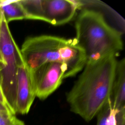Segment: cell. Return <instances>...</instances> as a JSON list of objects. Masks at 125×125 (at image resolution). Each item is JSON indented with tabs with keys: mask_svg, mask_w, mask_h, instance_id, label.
Instances as JSON below:
<instances>
[{
	"mask_svg": "<svg viewBox=\"0 0 125 125\" xmlns=\"http://www.w3.org/2000/svg\"><path fill=\"white\" fill-rule=\"evenodd\" d=\"M0 11L7 23L13 21L26 19L19 0H0Z\"/></svg>",
	"mask_w": 125,
	"mask_h": 125,
	"instance_id": "30bf717a",
	"label": "cell"
},
{
	"mask_svg": "<svg viewBox=\"0 0 125 125\" xmlns=\"http://www.w3.org/2000/svg\"><path fill=\"white\" fill-rule=\"evenodd\" d=\"M0 103H1V104H2L3 105H5V106H6L7 108H8L7 105V104H6V101L5 100V98H4V95L3 94V93H2V91L1 90V89L0 88ZM9 109V108H8ZM10 110V109H9Z\"/></svg>",
	"mask_w": 125,
	"mask_h": 125,
	"instance_id": "4fadbf2b",
	"label": "cell"
},
{
	"mask_svg": "<svg viewBox=\"0 0 125 125\" xmlns=\"http://www.w3.org/2000/svg\"><path fill=\"white\" fill-rule=\"evenodd\" d=\"M110 100L117 109H125V60L118 61L112 83Z\"/></svg>",
	"mask_w": 125,
	"mask_h": 125,
	"instance_id": "ba28073f",
	"label": "cell"
},
{
	"mask_svg": "<svg viewBox=\"0 0 125 125\" xmlns=\"http://www.w3.org/2000/svg\"><path fill=\"white\" fill-rule=\"evenodd\" d=\"M81 9L75 21V39L85 53L86 62L122 50V33L107 22L102 13L89 8Z\"/></svg>",
	"mask_w": 125,
	"mask_h": 125,
	"instance_id": "3957f363",
	"label": "cell"
},
{
	"mask_svg": "<svg viewBox=\"0 0 125 125\" xmlns=\"http://www.w3.org/2000/svg\"><path fill=\"white\" fill-rule=\"evenodd\" d=\"M118 61L115 55L87 62L67 93L70 110L89 122L97 116L110 98Z\"/></svg>",
	"mask_w": 125,
	"mask_h": 125,
	"instance_id": "6da1fadb",
	"label": "cell"
},
{
	"mask_svg": "<svg viewBox=\"0 0 125 125\" xmlns=\"http://www.w3.org/2000/svg\"><path fill=\"white\" fill-rule=\"evenodd\" d=\"M81 7L79 0H42V21L54 25L64 24L74 18Z\"/></svg>",
	"mask_w": 125,
	"mask_h": 125,
	"instance_id": "8992f818",
	"label": "cell"
},
{
	"mask_svg": "<svg viewBox=\"0 0 125 125\" xmlns=\"http://www.w3.org/2000/svg\"><path fill=\"white\" fill-rule=\"evenodd\" d=\"M29 72L36 97L41 100L47 98L60 86L63 79L68 78L67 67L55 62L43 63Z\"/></svg>",
	"mask_w": 125,
	"mask_h": 125,
	"instance_id": "5b68a950",
	"label": "cell"
},
{
	"mask_svg": "<svg viewBox=\"0 0 125 125\" xmlns=\"http://www.w3.org/2000/svg\"><path fill=\"white\" fill-rule=\"evenodd\" d=\"M20 50L29 71L45 62H58L67 67L68 78L81 71L86 62L85 53L75 38L47 35L29 37Z\"/></svg>",
	"mask_w": 125,
	"mask_h": 125,
	"instance_id": "7a4b0ae2",
	"label": "cell"
},
{
	"mask_svg": "<svg viewBox=\"0 0 125 125\" xmlns=\"http://www.w3.org/2000/svg\"><path fill=\"white\" fill-rule=\"evenodd\" d=\"M22 62L20 49L0 11V86L9 109L15 115L18 68Z\"/></svg>",
	"mask_w": 125,
	"mask_h": 125,
	"instance_id": "277c9868",
	"label": "cell"
},
{
	"mask_svg": "<svg viewBox=\"0 0 125 125\" xmlns=\"http://www.w3.org/2000/svg\"><path fill=\"white\" fill-rule=\"evenodd\" d=\"M0 125H25L24 123L12 113L0 115Z\"/></svg>",
	"mask_w": 125,
	"mask_h": 125,
	"instance_id": "8fae6325",
	"label": "cell"
},
{
	"mask_svg": "<svg viewBox=\"0 0 125 125\" xmlns=\"http://www.w3.org/2000/svg\"><path fill=\"white\" fill-rule=\"evenodd\" d=\"M8 113H12L11 111L5 105H3L1 103H0V115L6 114ZM15 115V114H14Z\"/></svg>",
	"mask_w": 125,
	"mask_h": 125,
	"instance_id": "7c38bea8",
	"label": "cell"
},
{
	"mask_svg": "<svg viewBox=\"0 0 125 125\" xmlns=\"http://www.w3.org/2000/svg\"><path fill=\"white\" fill-rule=\"evenodd\" d=\"M36 97L31 83L30 72L23 61L18 68L16 99V113H28Z\"/></svg>",
	"mask_w": 125,
	"mask_h": 125,
	"instance_id": "52a82bcc",
	"label": "cell"
},
{
	"mask_svg": "<svg viewBox=\"0 0 125 125\" xmlns=\"http://www.w3.org/2000/svg\"><path fill=\"white\" fill-rule=\"evenodd\" d=\"M96 116L97 125H125V109L114 108L109 98Z\"/></svg>",
	"mask_w": 125,
	"mask_h": 125,
	"instance_id": "9c48e42d",
	"label": "cell"
}]
</instances>
